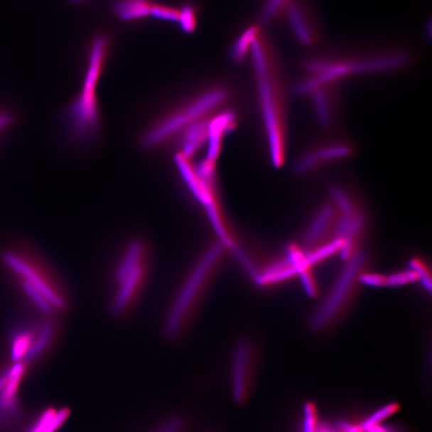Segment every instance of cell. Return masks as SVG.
<instances>
[{
	"label": "cell",
	"mask_w": 432,
	"mask_h": 432,
	"mask_svg": "<svg viewBox=\"0 0 432 432\" xmlns=\"http://www.w3.org/2000/svg\"><path fill=\"white\" fill-rule=\"evenodd\" d=\"M364 432H405L402 428L384 423H380L367 429Z\"/></svg>",
	"instance_id": "cell-31"
},
{
	"label": "cell",
	"mask_w": 432,
	"mask_h": 432,
	"mask_svg": "<svg viewBox=\"0 0 432 432\" xmlns=\"http://www.w3.org/2000/svg\"><path fill=\"white\" fill-rule=\"evenodd\" d=\"M151 16L162 21L179 23L180 11L168 5L154 4L152 6Z\"/></svg>",
	"instance_id": "cell-26"
},
{
	"label": "cell",
	"mask_w": 432,
	"mask_h": 432,
	"mask_svg": "<svg viewBox=\"0 0 432 432\" xmlns=\"http://www.w3.org/2000/svg\"><path fill=\"white\" fill-rule=\"evenodd\" d=\"M55 332L53 322L47 321L41 327L39 333L36 335L33 345H31L23 363H29L41 355L46 350L50 342H52Z\"/></svg>",
	"instance_id": "cell-21"
},
{
	"label": "cell",
	"mask_w": 432,
	"mask_h": 432,
	"mask_svg": "<svg viewBox=\"0 0 432 432\" xmlns=\"http://www.w3.org/2000/svg\"><path fill=\"white\" fill-rule=\"evenodd\" d=\"M249 58L269 157L281 168L288 146V86L274 44L261 29L254 40Z\"/></svg>",
	"instance_id": "cell-1"
},
{
	"label": "cell",
	"mask_w": 432,
	"mask_h": 432,
	"mask_svg": "<svg viewBox=\"0 0 432 432\" xmlns=\"http://www.w3.org/2000/svg\"><path fill=\"white\" fill-rule=\"evenodd\" d=\"M301 274L305 290H306L310 296H314L315 294V285L313 278L310 277L308 271H304L301 272Z\"/></svg>",
	"instance_id": "cell-30"
},
{
	"label": "cell",
	"mask_w": 432,
	"mask_h": 432,
	"mask_svg": "<svg viewBox=\"0 0 432 432\" xmlns=\"http://www.w3.org/2000/svg\"><path fill=\"white\" fill-rule=\"evenodd\" d=\"M190 428L189 419L183 413H171L146 432H188Z\"/></svg>",
	"instance_id": "cell-22"
},
{
	"label": "cell",
	"mask_w": 432,
	"mask_h": 432,
	"mask_svg": "<svg viewBox=\"0 0 432 432\" xmlns=\"http://www.w3.org/2000/svg\"><path fill=\"white\" fill-rule=\"evenodd\" d=\"M23 362H18L9 369L7 383L0 390V416L9 417L16 415L18 410L17 393L25 372Z\"/></svg>",
	"instance_id": "cell-16"
},
{
	"label": "cell",
	"mask_w": 432,
	"mask_h": 432,
	"mask_svg": "<svg viewBox=\"0 0 432 432\" xmlns=\"http://www.w3.org/2000/svg\"><path fill=\"white\" fill-rule=\"evenodd\" d=\"M152 0H117L113 4V12L124 22L142 20L151 16Z\"/></svg>",
	"instance_id": "cell-17"
},
{
	"label": "cell",
	"mask_w": 432,
	"mask_h": 432,
	"mask_svg": "<svg viewBox=\"0 0 432 432\" xmlns=\"http://www.w3.org/2000/svg\"><path fill=\"white\" fill-rule=\"evenodd\" d=\"M332 132L331 135L308 146L298 155L292 168L296 176H313L355 156L357 148L355 141L344 136L332 134Z\"/></svg>",
	"instance_id": "cell-7"
},
{
	"label": "cell",
	"mask_w": 432,
	"mask_h": 432,
	"mask_svg": "<svg viewBox=\"0 0 432 432\" xmlns=\"http://www.w3.org/2000/svg\"><path fill=\"white\" fill-rule=\"evenodd\" d=\"M71 1L74 4H78V3L85 1V0H71Z\"/></svg>",
	"instance_id": "cell-33"
},
{
	"label": "cell",
	"mask_w": 432,
	"mask_h": 432,
	"mask_svg": "<svg viewBox=\"0 0 432 432\" xmlns=\"http://www.w3.org/2000/svg\"><path fill=\"white\" fill-rule=\"evenodd\" d=\"M211 117L190 125L178 136L175 139V141L177 139L179 147L177 154L190 161L198 153L202 146L207 144L209 119Z\"/></svg>",
	"instance_id": "cell-14"
},
{
	"label": "cell",
	"mask_w": 432,
	"mask_h": 432,
	"mask_svg": "<svg viewBox=\"0 0 432 432\" xmlns=\"http://www.w3.org/2000/svg\"><path fill=\"white\" fill-rule=\"evenodd\" d=\"M23 290L26 292L27 295L31 298L36 305L44 313L50 314L53 313V305L44 297L40 291H38L36 288L31 286L26 282L22 284Z\"/></svg>",
	"instance_id": "cell-27"
},
{
	"label": "cell",
	"mask_w": 432,
	"mask_h": 432,
	"mask_svg": "<svg viewBox=\"0 0 432 432\" xmlns=\"http://www.w3.org/2000/svg\"><path fill=\"white\" fill-rule=\"evenodd\" d=\"M152 263L153 258L148 241L139 237L128 241L114 272L115 293L111 304L113 315H129L137 308L147 291Z\"/></svg>",
	"instance_id": "cell-5"
},
{
	"label": "cell",
	"mask_w": 432,
	"mask_h": 432,
	"mask_svg": "<svg viewBox=\"0 0 432 432\" xmlns=\"http://www.w3.org/2000/svg\"><path fill=\"white\" fill-rule=\"evenodd\" d=\"M341 85H315L301 97L310 99L317 122L327 131H334L340 123L342 112Z\"/></svg>",
	"instance_id": "cell-10"
},
{
	"label": "cell",
	"mask_w": 432,
	"mask_h": 432,
	"mask_svg": "<svg viewBox=\"0 0 432 432\" xmlns=\"http://www.w3.org/2000/svg\"><path fill=\"white\" fill-rule=\"evenodd\" d=\"M232 91L223 84H213L200 89L162 112L145 129L141 142L152 150L175 141L190 125L207 119L227 107Z\"/></svg>",
	"instance_id": "cell-4"
},
{
	"label": "cell",
	"mask_w": 432,
	"mask_h": 432,
	"mask_svg": "<svg viewBox=\"0 0 432 432\" xmlns=\"http://www.w3.org/2000/svg\"><path fill=\"white\" fill-rule=\"evenodd\" d=\"M260 30L259 25H250L234 40L230 50L231 58L234 63H243L249 57L253 41Z\"/></svg>",
	"instance_id": "cell-18"
},
{
	"label": "cell",
	"mask_w": 432,
	"mask_h": 432,
	"mask_svg": "<svg viewBox=\"0 0 432 432\" xmlns=\"http://www.w3.org/2000/svg\"><path fill=\"white\" fill-rule=\"evenodd\" d=\"M365 259L366 253L359 251L355 252L347 260L331 292L313 317L311 327L316 331L327 327L340 313L350 296L355 279L360 276V271L365 263Z\"/></svg>",
	"instance_id": "cell-9"
},
{
	"label": "cell",
	"mask_w": 432,
	"mask_h": 432,
	"mask_svg": "<svg viewBox=\"0 0 432 432\" xmlns=\"http://www.w3.org/2000/svg\"><path fill=\"white\" fill-rule=\"evenodd\" d=\"M340 426L342 432H364L359 428V426L355 427V426L345 422H341Z\"/></svg>",
	"instance_id": "cell-32"
},
{
	"label": "cell",
	"mask_w": 432,
	"mask_h": 432,
	"mask_svg": "<svg viewBox=\"0 0 432 432\" xmlns=\"http://www.w3.org/2000/svg\"><path fill=\"white\" fill-rule=\"evenodd\" d=\"M360 281L371 287H381V286L385 285V277L377 274H372V273H367V274L360 275Z\"/></svg>",
	"instance_id": "cell-29"
},
{
	"label": "cell",
	"mask_w": 432,
	"mask_h": 432,
	"mask_svg": "<svg viewBox=\"0 0 432 432\" xmlns=\"http://www.w3.org/2000/svg\"><path fill=\"white\" fill-rule=\"evenodd\" d=\"M70 415L68 409L59 411L48 409L44 411L28 432H56L65 423Z\"/></svg>",
	"instance_id": "cell-19"
},
{
	"label": "cell",
	"mask_w": 432,
	"mask_h": 432,
	"mask_svg": "<svg viewBox=\"0 0 432 432\" xmlns=\"http://www.w3.org/2000/svg\"><path fill=\"white\" fill-rule=\"evenodd\" d=\"M237 124V113L228 107L216 112L210 118L205 157L207 160L215 163L217 161L224 139L236 129Z\"/></svg>",
	"instance_id": "cell-12"
},
{
	"label": "cell",
	"mask_w": 432,
	"mask_h": 432,
	"mask_svg": "<svg viewBox=\"0 0 432 432\" xmlns=\"http://www.w3.org/2000/svg\"><path fill=\"white\" fill-rule=\"evenodd\" d=\"M109 48L110 41L106 36L99 35L94 38L84 85L78 98L66 111V117L74 136L82 141L94 138L100 129L97 86Z\"/></svg>",
	"instance_id": "cell-6"
},
{
	"label": "cell",
	"mask_w": 432,
	"mask_h": 432,
	"mask_svg": "<svg viewBox=\"0 0 432 432\" xmlns=\"http://www.w3.org/2000/svg\"><path fill=\"white\" fill-rule=\"evenodd\" d=\"M415 61V54L405 48L328 50L305 55L302 75L294 86L296 93L319 85H342L348 80L404 71Z\"/></svg>",
	"instance_id": "cell-2"
},
{
	"label": "cell",
	"mask_w": 432,
	"mask_h": 432,
	"mask_svg": "<svg viewBox=\"0 0 432 432\" xmlns=\"http://www.w3.org/2000/svg\"><path fill=\"white\" fill-rule=\"evenodd\" d=\"M338 209L331 201L325 203L315 215L303 237V244L308 251L315 249L320 239L325 236L330 227L335 224L338 220Z\"/></svg>",
	"instance_id": "cell-15"
},
{
	"label": "cell",
	"mask_w": 432,
	"mask_h": 432,
	"mask_svg": "<svg viewBox=\"0 0 432 432\" xmlns=\"http://www.w3.org/2000/svg\"><path fill=\"white\" fill-rule=\"evenodd\" d=\"M399 409V404L391 403L381 406L380 409L373 412L372 415L364 419L360 423L359 428L364 431L368 428L380 423H384L387 418L395 414Z\"/></svg>",
	"instance_id": "cell-24"
},
{
	"label": "cell",
	"mask_w": 432,
	"mask_h": 432,
	"mask_svg": "<svg viewBox=\"0 0 432 432\" xmlns=\"http://www.w3.org/2000/svg\"><path fill=\"white\" fill-rule=\"evenodd\" d=\"M227 252L226 247L218 241L189 269L165 317L164 333L169 340H180L188 333L224 264Z\"/></svg>",
	"instance_id": "cell-3"
},
{
	"label": "cell",
	"mask_w": 432,
	"mask_h": 432,
	"mask_svg": "<svg viewBox=\"0 0 432 432\" xmlns=\"http://www.w3.org/2000/svg\"><path fill=\"white\" fill-rule=\"evenodd\" d=\"M292 1L293 0H265L260 12V21L266 23L278 20L282 17L284 10Z\"/></svg>",
	"instance_id": "cell-23"
},
{
	"label": "cell",
	"mask_w": 432,
	"mask_h": 432,
	"mask_svg": "<svg viewBox=\"0 0 432 432\" xmlns=\"http://www.w3.org/2000/svg\"><path fill=\"white\" fill-rule=\"evenodd\" d=\"M292 35L308 48H315L322 40V29L316 12L306 0H293L284 11Z\"/></svg>",
	"instance_id": "cell-11"
},
{
	"label": "cell",
	"mask_w": 432,
	"mask_h": 432,
	"mask_svg": "<svg viewBox=\"0 0 432 432\" xmlns=\"http://www.w3.org/2000/svg\"><path fill=\"white\" fill-rule=\"evenodd\" d=\"M36 333L30 328L18 330L12 335L11 342V360L18 363L23 362L33 345Z\"/></svg>",
	"instance_id": "cell-20"
},
{
	"label": "cell",
	"mask_w": 432,
	"mask_h": 432,
	"mask_svg": "<svg viewBox=\"0 0 432 432\" xmlns=\"http://www.w3.org/2000/svg\"><path fill=\"white\" fill-rule=\"evenodd\" d=\"M180 11V27L184 33L192 34L197 26V9L193 4H183Z\"/></svg>",
	"instance_id": "cell-25"
},
{
	"label": "cell",
	"mask_w": 432,
	"mask_h": 432,
	"mask_svg": "<svg viewBox=\"0 0 432 432\" xmlns=\"http://www.w3.org/2000/svg\"><path fill=\"white\" fill-rule=\"evenodd\" d=\"M418 278L416 273L412 270L404 271L402 272L394 273L385 277V285L389 287H397L411 282L418 281Z\"/></svg>",
	"instance_id": "cell-28"
},
{
	"label": "cell",
	"mask_w": 432,
	"mask_h": 432,
	"mask_svg": "<svg viewBox=\"0 0 432 432\" xmlns=\"http://www.w3.org/2000/svg\"><path fill=\"white\" fill-rule=\"evenodd\" d=\"M259 369V350L252 340L244 338L234 345L228 367L227 385L232 401L244 406L255 389Z\"/></svg>",
	"instance_id": "cell-8"
},
{
	"label": "cell",
	"mask_w": 432,
	"mask_h": 432,
	"mask_svg": "<svg viewBox=\"0 0 432 432\" xmlns=\"http://www.w3.org/2000/svg\"><path fill=\"white\" fill-rule=\"evenodd\" d=\"M3 259L9 268L22 276L24 282L33 286L38 291L47 298V300L56 308L62 309L65 307V301L48 284L43 281V277L38 274L31 266L25 263L20 257L10 252H6L3 255Z\"/></svg>",
	"instance_id": "cell-13"
}]
</instances>
